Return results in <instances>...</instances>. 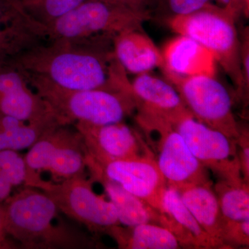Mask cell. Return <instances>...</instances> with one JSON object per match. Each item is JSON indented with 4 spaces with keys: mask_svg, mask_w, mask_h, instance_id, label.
Instances as JSON below:
<instances>
[{
    "mask_svg": "<svg viewBox=\"0 0 249 249\" xmlns=\"http://www.w3.org/2000/svg\"><path fill=\"white\" fill-rule=\"evenodd\" d=\"M112 40L101 36L78 41H43L8 63L64 89H128L130 81L114 56Z\"/></svg>",
    "mask_w": 249,
    "mask_h": 249,
    "instance_id": "obj_1",
    "label": "cell"
},
{
    "mask_svg": "<svg viewBox=\"0 0 249 249\" xmlns=\"http://www.w3.org/2000/svg\"><path fill=\"white\" fill-rule=\"evenodd\" d=\"M5 230L23 248L78 249L85 241L65 226L54 224L58 206L45 192L25 187L3 203Z\"/></svg>",
    "mask_w": 249,
    "mask_h": 249,
    "instance_id": "obj_2",
    "label": "cell"
},
{
    "mask_svg": "<svg viewBox=\"0 0 249 249\" xmlns=\"http://www.w3.org/2000/svg\"><path fill=\"white\" fill-rule=\"evenodd\" d=\"M23 73L33 89L48 103L59 124L99 126L116 124L122 122L136 111L131 88L70 90L60 88L42 77Z\"/></svg>",
    "mask_w": 249,
    "mask_h": 249,
    "instance_id": "obj_3",
    "label": "cell"
},
{
    "mask_svg": "<svg viewBox=\"0 0 249 249\" xmlns=\"http://www.w3.org/2000/svg\"><path fill=\"white\" fill-rule=\"evenodd\" d=\"M237 14L231 8L211 2L195 12L164 22L178 35L191 37L211 51L233 82L240 96L242 80L240 39L236 28Z\"/></svg>",
    "mask_w": 249,
    "mask_h": 249,
    "instance_id": "obj_4",
    "label": "cell"
},
{
    "mask_svg": "<svg viewBox=\"0 0 249 249\" xmlns=\"http://www.w3.org/2000/svg\"><path fill=\"white\" fill-rule=\"evenodd\" d=\"M152 18L151 15L105 0H88L50 24L32 22L41 41H78L101 36L114 37L122 31L142 28Z\"/></svg>",
    "mask_w": 249,
    "mask_h": 249,
    "instance_id": "obj_5",
    "label": "cell"
},
{
    "mask_svg": "<svg viewBox=\"0 0 249 249\" xmlns=\"http://www.w3.org/2000/svg\"><path fill=\"white\" fill-rule=\"evenodd\" d=\"M163 73L195 119L231 138L238 139L240 127L232 111L231 96L215 77H183Z\"/></svg>",
    "mask_w": 249,
    "mask_h": 249,
    "instance_id": "obj_6",
    "label": "cell"
},
{
    "mask_svg": "<svg viewBox=\"0 0 249 249\" xmlns=\"http://www.w3.org/2000/svg\"><path fill=\"white\" fill-rule=\"evenodd\" d=\"M70 126L52 124L29 148L24 157L31 170L38 173L48 172L58 181L85 175L84 142L81 134Z\"/></svg>",
    "mask_w": 249,
    "mask_h": 249,
    "instance_id": "obj_7",
    "label": "cell"
},
{
    "mask_svg": "<svg viewBox=\"0 0 249 249\" xmlns=\"http://www.w3.org/2000/svg\"><path fill=\"white\" fill-rule=\"evenodd\" d=\"M44 192L55 201L60 212L81 223L89 231L109 233L121 225L114 204L93 191L85 175L53 183Z\"/></svg>",
    "mask_w": 249,
    "mask_h": 249,
    "instance_id": "obj_8",
    "label": "cell"
},
{
    "mask_svg": "<svg viewBox=\"0 0 249 249\" xmlns=\"http://www.w3.org/2000/svg\"><path fill=\"white\" fill-rule=\"evenodd\" d=\"M174 128L182 137L193 155L219 180L244 181L237 140L199 122L192 114L180 119Z\"/></svg>",
    "mask_w": 249,
    "mask_h": 249,
    "instance_id": "obj_9",
    "label": "cell"
},
{
    "mask_svg": "<svg viewBox=\"0 0 249 249\" xmlns=\"http://www.w3.org/2000/svg\"><path fill=\"white\" fill-rule=\"evenodd\" d=\"M131 92L136 104L137 121L147 133L162 126L175 125L191 114L178 90L168 80L149 73L137 75L130 82Z\"/></svg>",
    "mask_w": 249,
    "mask_h": 249,
    "instance_id": "obj_10",
    "label": "cell"
},
{
    "mask_svg": "<svg viewBox=\"0 0 249 249\" xmlns=\"http://www.w3.org/2000/svg\"><path fill=\"white\" fill-rule=\"evenodd\" d=\"M86 165L91 175H101L119 183L160 213L166 214L163 197L168 184L155 159L145 156L136 160L98 163L86 156Z\"/></svg>",
    "mask_w": 249,
    "mask_h": 249,
    "instance_id": "obj_11",
    "label": "cell"
},
{
    "mask_svg": "<svg viewBox=\"0 0 249 249\" xmlns=\"http://www.w3.org/2000/svg\"><path fill=\"white\" fill-rule=\"evenodd\" d=\"M0 114L31 124L58 123L48 103L33 89L25 74L9 63L0 67Z\"/></svg>",
    "mask_w": 249,
    "mask_h": 249,
    "instance_id": "obj_12",
    "label": "cell"
},
{
    "mask_svg": "<svg viewBox=\"0 0 249 249\" xmlns=\"http://www.w3.org/2000/svg\"><path fill=\"white\" fill-rule=\"evenodd\" d=\"M155 132L160 136L156 161L168 186L179 190L191 185L212 182L209 170L193 155L173 126L162 127Z\"/></svg>",
    "mask_w": 249,
    "mask_h": 249,
    "instance_id": "obj_13",
    "label": "cell"
},
{
    "mask_svg": "<svg viewBox=\"0 0 249 249\" xmlns=\"http://www.w3.org/2000/svg\"><path fill=\"white\" fill-rule=\"evenodd\" d=\"M73 126L81 134L87 157L98 163L148 156L142 153L143 147L134 129L124 121L99 126L84 124Z\"/></svg>",
    "mask_w": 249,
    "mask_h": 249,
    "instance_id": "obj_14",
    "label": "cell"
},
{
    "mask_svg": "<svg viewBox=\"0 0 249 249\" xmlns=\"http://www.w3.org/2000/svg\"><path fill=\"white\" fill-rule=\"evenodd\" d=\"M161 53L163 71L183 77H215L217 62L213 53L191 37H174Z\"/></svg>",
    "mask_w": 249,
    "mask_h": 249,
    "instance_id": "obj_15",
    "label": "cell"
},
{
    "mask_svg": "<svg viewBox=\"0 0 249 249\" xmlns=\"http://www.w3.org/2000/svg\"><path fill=\"white\" fill-rule=\"evenodd\" d=\"M40 42L18 0H0V67Z\"/></svg>",
    "mask_w": 249,
    "mask_h": 249,
    "instance_id": "obj_16",
    "label": "cell"
},
{
    "mask_svg": "<svg viewBox=\"0 0 249 249\" xmlns=\"http://www.w3.org/2000/svg\"><path fill=\"white\" fill-rule=\"evenodd\" d=\"M112 47L116 60L126 72L143 74L163 67L161 51L142 28L119 33L113 37Z\"/></svg>",
    "mask_w": 249,
    "mask_h": 249,
    "instance_id": "obj_17",
    "label": "cell"
},
{
    "mask_svg": "<svg viewBox=\"0 0 249 249\" xmlns=\"http://www.w3.org/2000/svg\"><path fill=\"white\" fill-rule=\"evenodd\" d=\"M91 176V181H98L104 188L115 207L120 224L132 227L139 224H153L170 230L171 219L169 216L160 213L145 201L124 190L119 183L101 175Z\"/></svg>",
    "mask_w": 249,
    "mask_h": 249,
    "instance_id": "obj_18",
    "label": "cell"
},
{
    "mask_svg": "<svg viewBox=\"0 0 249 249\" xmlns=\"http://www.w3.org/2000/svg\"><path fill=\"white\" fill-rule=\"evenodd\" d=\"M181 199L203 229L217 241L222 249L224 219L213 183L191 185L178 190Z\"/></svg>",
    "mask_w": 249,
    "mask_h": 249,
    "instance_id": "obj_19",
    "label": "cell"
},
{
    "mask_svg": "<svg viewBox=\"0 0 249 249\" xmlns=\"http://www.w3.org/2000/svg\"><path fill=\"white\" fill-rule=\"evenodd\" d=\"M165 214L177 227L176 236L182 247L221 249L217 241L207 233L184 204L178 190L168 186L163 197Z\"/></svg>",
    "mask_w": 249,
    "mask_h": 249,
    "instance_id": "obj_20",
    "label": "cell"
},
{
    "mask_svg": "<svg viewBox=\"0 0 249 249\" xmlns=\"http://www.w3.org/2000/svg\"><path fill=\"white\" fill-rule=\"evenodd\" d=\"M108 235L111 236L121 249H177L181 242L169 229L153 224H142L134 227L116 226Z\"/></svg>",
    "mask_w": 249,
    "mask_h": 249,
    "instance_id": "obj_21",
    "label": "cell"
},
{
    "mask_svg": "<svg viewBox=\"0 0 249 249\" xmlns=\"http://www.w3.org/2000/svg\"><path fill=\"white\" fill-rule=\"evenodd\" d=\"M54 124H31L0 114V151L30 148L46 129Z\"/></svg>",
    "mask_w": 249,
    "mask_h": 249,
    "instance_id": "obj_22",
    "label": "cell"
},
{
    "mask_svg": "<svg viewBox=\"0 0 249 249\" xmlns=\"http://www.w3.org/2000/svg\"><path fill=\"white\" fill-rule=\"evenodd\" d=\"M213 189L225 220H249V183L219 180Z\"/></svg>",
    "mask_w": 249,
    "mask_h": 249,
    "instance_id": "obj_23",
    "label": "cell"
},
{
    "mask_svg": "<svg viewBox=\"0 0 249 249\" xmlns=\"http://www.w3.org/2000/svg\"><path fill=\"white\" fill-rule=\"evenodd\" d=\"M0 173L14 187L24 185L43 191L48 188L50 183L42 179L40 173L31 170L24 156L16 150L0 151Z\"/></svg>",
    "mask_w": 249,
    "mask_h": 249,
    "instance_id": "obj_24",
    "label": "cell"
},
{
    "mask_svg": "<svg viewBox=\"0 0 249 249\" xmlns=\"http://www.w3.org/2000/svg\"><path fill=\"white\" fill-rule=\"evenodd\" d=\"M88 0H18L31 20L46 25L65 16Z\"/></svg>",
    "mask_w": 249,
    "mask_h": 249,
    "instance_id": "obj_25",
    "label": "cell"
},
{
    "mask_svg": "<svg viewBox=\"0 0 249 249\" xmlns=\"http://www.w3.org/2000/svg\"><path fill=\"white\" fill-rule=\"evenodd\" d=\"M211 0H159L153 14L156 18L165 22L172 18L195 12L211 3Z\"/></svg>",
    "mask_w": 249,
    "mask_h": 249,
    "instance_id": "obj_26",
    "label": "cell"
},
{
    "mask_svg": "<svg viewBox=\"0 0 249 249\" xmlns=\"http://www.w3.org/2000/svg\"><path fill=\"white\" fill-rule=\"evenodd\" d=\"M222 241L226 248L249 247V220L228 221L224 219Z\"/></svg>",
    "mask_w": 249,
    "mask_h": 249,
    "instance_id": "obj_27",
    "label": "cell"
},
{
    "mask_svg": "<svg viewBox=\"0 0 249 249\" xmlns=\"http://www.w3.org/2000/svg\"><path fill=\"white\" fill-rule=\"evenodd\" d=\"M240 63L242 71V89L239 98L244 101H248L249 91V30H245V34L240 39Z\"/></svg>",
    "mask_w": 249,
    "mask_h": 249,
    "instance_id": "obj_28",
    "label": "cell"
},
{
    "mask_svg": "<svg viewBox=\"0 0 249 249\" xmlns=\"http://www.w3.org/2000/svg\"><path fill=\"white\" fill-rule=\"evenodd\" d=\"M248 131L240 129V137L237 139V154L240 162L242 178L246 183L249 182V145Z\"/></svg>",
    "mask_w": 249,
    "mask_h": 249,
    "instance_id": "obj_29",
    "label": "cell"
},
{
    "mask_svg": "<svg viewBox=\"0 0 249 249\" xmlns=\"http://www.w3.org/2000/svg\"><path fill=\"white\" fill-rule=\"evenodd\" d=\"M124 7L151 15L153 14L159 0H105Z\"/></svg>",
    "mask_w": 249,
    "mask_h": 249,
    "instance_id": "obj_30",
    "label": "cell"
},
{
    "mask_svg": "<svg viewBox=\"0 0 249 249\" xmlns=\"http://www.w3.org/2000/svg\"><path fill=\"white\" fill-rule=\"evenodd\" d=\"M8 235L5 230L4 211L3 204L0 203V249L12 248V245L8 241Z\"/></svg>",
    "mask_w": 249,
    "mask_h": 249,
    "instance_id": "obj_31",
    "label": "cell"
},
{
    "mask_svg": "<svg viewBox=\"0 0 249 249\" xmlns=\"http://www.w3.org/2000/svg\"><path fill=\"white\" fill-rule=\"evenodd\" d=\"M13 188L11 183L4 175L0 173V203L3 204L11 196Z\"/></svg>",
    "mask_w": 249,
    "mask_h": 249,
    "instance_id": "obj_32",
    "label": "cell"
},
{
    "mask_svg": "<svg viewBox=\"0 0 249 249\" xmlns=\"http://www.w3.org/2000/svg\"><path fill=\"white\" fill-rule=\"evenodd\" d=\"M222 3L223 6L231 8L235 10L237 14L245 10L247 12V9L249 10V0H217Z\"/></svg>",
    "mask_w": 249,
    "mask_h": 249,
    "instance_id": "obj_33",
    "label": "cell"
}]
</instances>
